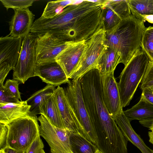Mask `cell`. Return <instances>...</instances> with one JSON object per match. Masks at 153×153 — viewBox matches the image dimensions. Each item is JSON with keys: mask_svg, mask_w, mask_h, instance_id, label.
<instances>
[{"mask_svg": "<svg viewBox=\"0 0 153 153\" xmlns=\"http://www.w3.org/2000/svg\"><path fill=\"white\" fill-rule=\"evenodd\" d=\"M146 27L144 22L131 15L122 19L116 26L105 31V45L120 55L125 66L141 49L144 32Z\"/></svg>", "mask_w": 153, "mask_h": 153, "instance_id": "1", "label": "cell"}, {"mask_svg": "<svg viewBox=\"0 0 153 153\" xmlns=\"http://www.w3.org/2000/svg\"><path fill=\"white\" fill-rule=\"evenodd\" d=\"M149 59L141 49L138 50L125 66L118 85L122 107L128 105L146 72Z\"/></svg>", "mask_w": 153, "mask_h": 153, "instance_id": "2", "label": "cell"}, {"mask_svg": "<svg viewBox=\"0 0 153 153\" xmlns=\"http://www.w3.org/2000/svg\"><path fill=\"white\" fill-rule=\"evenodd\" d=\"M38 120L37 116L28 115L6 125L7 128V147L26 151L40 135Z\"/></svg>", "mask_w": 153, "mask_h": 153, "instance_id": "3", "label": "cell"}, {"mask_svg": "<svg viewBox=\"0 0 153 153\" xmlns=\"http://www.w3.org/2000/svg\"><path fill=\"white\" fill-rule=\"evenodd\" d=\"M105 31L99 29L87 41L83 52L69 79L79 80L90 70L96 68L98 60L108 47L105 43Z\"/></svg>", "mask_w": 153, "mask_h": 153, "instance_id": "4", "label": "cell"}, {"mask_svg": "<svg viewBox=\"0 0 153 153\" xmlns=\"http://www.w3.org/2000/svg\"><path fill=\"white\" fill-rule=\"evenodd\" d=\"M64 88L68 103L84 131L85 137L95 145L96 137L86 110L79 80L72 79Z\"/></svg>", "mask_w": 153, "mask_h": 153, "instance_id": "5", "label": "cell"}, {"mask_svg": "<svg viewBox=\"0 0 153 153\" xmlns=\"http://www.w3.org/2000/svg\"><path fill=\"white\" fill-rule=\"evenodd\" d=\"M36 35L30 33L22 40L21 51L17 64L13 70V79L24 84L34 77L37 64Z\"/></svg>", "mask_w": 153, "mask_h": 153, "instance_id": "6", "label": "cell"}, {"mask_svg": "<svg viewBox=\"0 0 153 153\" xmlns=\"http://www.w3.org/2000/svg\"><path fill=\"white\" fill-rule=\"evenodd\" d=\"M38 120L40 136L48 144L51 153H73L69 143L70 131L53 126L42 115L38 117Z\"/></svg>", "mask_w": 153, "mask_h": 153, "instance_id": "7", "label": "cell"}, {"mask_svg": "<svg viewBox=\"0 0 153 153\" xmlns=\"http://www.w3.org/2000/svg\"><path fill=\"white\" fill-rule=\"evenodd\" d=\"M36 41L37 64L56 61L57 56L73 43L48 34L36 35Z\"/></svg>", "mask_w": 153, "mask_h": 153, "instance_id": "8", "label": "cell"}, {"mask_svg": "<svg viewBox=\"0 0 153 153\" xmlns=\"http://www.w3.org/2000/svg\"><path fill=\"white\" fill-rule=\"evenodd\" d=\"M103 100L111 117L113 119L123 111L119 92L114 73L101 75Z\"/></svg>", "mask_w": 153, "mask_h": 153, "instance_id": "9", "label": "cell"}, {"mask_svg": "<svg viewBox=\"0 0 153 153\" xmlns=\"http://www.w3.org/2000/svg\"><path fill=\"white\" fill-rule=\"evenodd\" d=\"M53 94L65 129L74 133H80L85 137L83 130L68 103L64 88L58 86Z\"/></svg>", "mask_w": 153, "mask_h": 153, "instance_id": "10", "label": "cell"}, {"mask_svg": "<svg viewBox=\"0 0 153 153\" xmlns=\"http://www.w3.org/2000/svg\"><path fill=\"white\" fill-rule=\"evenodd\" d=\"M39 77L48 85L55 87L68 83L69 81L66 74L56 61L36 64L34 76Z\"/></svg>", "mask_w": 153, "mask_h": 153, "instance_id": "11", "label": "cell"}, {"mask_svg": "<svg viewBox=\"0 0 153 153\" xmlns=\"http://www.w3.org/2000/svg\"><path fill=\"white\" fill-rule=\"evenodd\" d=\"M23 39L9 35L0 38V64H7L14 69L20 55Z\"/></svg>", "mask_w": 153, "mask_h": 153, "instance_id": "12", "label": "cell"}, {"mask_svg": "<svg viewBox=\"0 0 153 153\" xmlns=\"http://www.w3.org/2000/svg\"><path fill=\"white\" fill-rule=\"evenodd\" d=\"M86 42L84 40L72 43L62 51L56 58V61L69 79L79 61Z\"/></svg>", "mask_w": 153, "mask_h": 153, "instance_id": "13", "label": "cell"}, {"mask_svg": "<svg viewBox=\"0 0 153 153\" xmlns=\"http://www.w3.org/2000/svg\"><path fill=\"white\" fill-rule=\"evenodd\" d=\"M9 23L10 36L23 38L30 33L34 16L29 8L15 10Z\"/></svg>", "mask_w": 153, "mask_h": 153, "instance_id": "14", "label": "cell"}, {"mask_svg": "<svg viewBox=\"0 0 153 153\" xmlns=\"http://www.w3.org/2000/svg\"><path fill=\"white\" fill-rule=\"evenodd\" d=\"M113 119L128 141L137 147L142 153H153V150L145 144L140 136L133 129L131 121L125 115L123 111Z\"/></svg>", "mask_w": 153, "mask_h": 153, "instance_id": "15", "label": "cell"}, {"mask_svg": "<svg viewBox=\"0 0 153 153\" xmlns=\"http://www.w3.org/2000/svg\"><path fill=\"white\" fill-rule=\"evenodd\" d=\"M30 108L26 100L0 104V123L6 125L15 120L30 115Z\"/></svg>", "mask_w": 153, "mask_h": 153, "instance_id": "16", "label": "cell"}, {"mask_svg": "<svg viewBox=\"0 0 153 153\" xmlns=\"http://www.w3.org/2000/svg\"><path fill=\"white\" fill-rule=\"evenodd\" d=\"M39 113L44 116L53 126L65 129L53 93L40 105Z\"/></svg>", "mask_w": 153, "mask_h": 153, "instance_id": "17", "label": "cell"}, {"mask_svg": "<svg viewBox=\"0 0 153 153\" xmlns=\"http://www.w3.org/2000/svg\"><path fill=\"white\" fill-rule=\"evenodd\" d=\"M121 63L119 54L114 49L108 47L99 57L96 68L101 75L114 73L118 65Z\"/></svg>", "mask_w": 153, "mask_h": 153, "instance_id": "18", "label": "cell"}, {"mask_svg": "<svg viewBox=\"0 0 153 153\" xmlns=\"http://www.w3.org/2000/svg\"><path fill=\"white\" fill-rule=\"evenodd\" d=\"M125 115L131 121H139L153 118V104L141 94L139 102L131 108L123 111Z\"/></svg>", "mask_w": 153, "mask_h": 153, "instance_id": "19", "label": "cell"}, {"mask_svg": "<svg viewBox=\"0 0 153 153\" xmlns=\"http://www.w3.org/2000/svg\"><path fill=\"white\" fill-rule=\"evenodd\" d=\"M55 87L48 85L43 88L36 91L26 100L30 106V115L36 116L39 113V107L45 100L53 94Z\"/></svg>", "mask_w": 153, "mask_h": 153, "instance_id": "20", "label": "cell"}, {"mask_svg": "<svg viewBox=\"0 0 153 153\" xmlns=\"http://www.w3.org/2000/svg\"><path fill=\"white\" fill-rule=\"evenodd\" d=\"M70 146L73 153H98L97 146L80 133L70 131Z\"/></svg>", "mask_w": 153, "mask_h": 153, "instance_id": "21", "label": "cell"}, {"mask_svg": "<svg viewBox=\"0 0 153 153\" xmlns=\"http://www.w3.org/2000/svg\"><path fill=\"white\" fill-rule=\"evenodd\" d=\"M101 20L102 27L105 31L116 26L122 20L117 13L106 3V0L102 4Z\"/></svg>", "mask_w": 153, "mask_h": 153, "instance_id": "22", "label": "cell"}, {"mask_svg": "<svg viewBox=\"0 0 153 153\" xmlns=\"http://www.w3.org/2000/svg\"><path fill=\"white\" fill-rule=\"evenodd\" d=\"M75 1L65 0L49 1L41 16L46 19L52 18L59 14L66 7L73 4Z\"/></svg>", "mask_w": 153, "mask_h": 153, "instance_id": "23", "label": "cell"}, {"mask_svg": "<svg viewBox=\"0 0 153 153\" xmlns=\"http://www.w3.org/2000/svg\"><path fill=\"white\" fill-rule=\"evenodd\" d=\"M132 15H153V0H127Z\"/></svg>", "mask_w": 153, "mask_h": 153, "instance_id": "24", "label": "cell"}, {"mask_svg": "<svg viewBox=\"0 0 153 153\" xmlns=\"http://www.w3.org/2000/svg\"><path fill=\"white\" fill-rule=\"evenodd\" d=\"M141 48L150 61L153 62V26L146 27L143 35Z\"/></svg>", "mask_w": 153, "mask_h": 153, "instance_id": "25", "label": "cell"}, {"mask_svg": "<svg viewBox=\"0 0 153 153\" xmlns=\"http://www.w3.org/2000/svg\"><path fill=\"white\" fill-rule=\"evenodd\" d=\"M106 3L112 8L122 20L131 15L127 0H106Z\"/></svg>", "mask_w": 153, "mask_h": 153, "instance_id": "26", "label": "cell"}, {"mask_svg": "<svg viewBox=\"0 0 153 153\" xmlns=\"http://www.w3.org/2000/svg\"><path fill=\"white\" fill-rule=\"evenodd\" d=\"M2 4L7 11L10 9L14 10L29 8L33 3L37 1L36 0H0Z\"/></svg>", "mask_w": 153, "mask_h": 153, "instance_id": "27", "label": "cell"}, {"mask_svg": "<svg viewBox=\"0 0 153 153\" xmlns=\"http://www.w3.org/2000/svg\"><path fill=\"white\" fill-rule=\"evenodd\" d=\"M153 87V62L149 61L144 77L140 85L143 91Z\"/></svg>", "mask_w": 153, "mask_h": 153, "instance_id": "28", "label": "cell"}, {"mask_svg": "<svg viewBox=\"0 0 153 153\" xmlns=\"http://www.w3.org/2000/svg\"><path fill=\"white\" fill-rule=\"evenodd\" d=\"M20 82L14 79H7L4 86L7 91L12 96L20 101L21 99L20 93L19 90V85Z\"/></svg>", "mask_w": 153, "mask_h": 153, "instance_id": "29", "label": "cell"}, {"mask_svg": "<svg viewBox=\"0 0 153 153\" xmlns=\"http://www.w3.org/2000/svg\"><path fill=\"white\" fill-rule=\"evenodd\" d=\"M20 102L19 100L13 97L7 91L4 85H0V104L16 103Z\"/></svg>", "mask_w": 153, "mask_h": 153, "instance_id": "30", "label": "cell"}, {"mask_svg": "<svg viewBox=\"0 0 153 153\" xmlns=\"http://www.w3.org/2000/svg\"><path fill=\"white\" fill-rule=\"evenodd\" d=\"M39 136L31 144L26 151V153H41L43 149L44 143Z\"/></svg>", "mask_w": 153, "mask_h": 153, "instance_id": "31", "label": "cell"}, {"mask_svg": "<svg viewBox=\"0 0 153 153\" xmlns=\"http://www.w3.org/2000/svg\"><path fill=\"white\" fill-rule=\"evenodd\" d=\"M7 132L6 125L0 123V150L4 149L7 146Z\"/></svg>", "mask_w": 153, "mask_h": 153, "instance_id": "32", "label": "cell"}, {"mask_svg": "<svg viewBox=\"0 0 153 153\" xmlns=\"http://www.w3.org/2000/svg\"><path fill=\"white\" fill-rule=\"evenodd\" d=\"M11 70V68L7 64H0V85H4L6 77Z\"/></svg>", "mask_w": 153, "mask_h": 153, "instance_id": "33", "label": "cell"}, {"mask_svg": "<svg viewBox=\"0 0 153 153\" xmlns=\"http://www.w3.org/2000/svg\"><path fill=\"white\" fill-rule=\"evenodd\" d=\"M140 20L145 22L147 21L149 23L153 24V15H141L137 14L135 16Z\"/></svg>", "mask_w": 153, "mask_h": 153, "instance_id": "34", "label": "cell"}, {"mask_svg": "<svg viewBox=\"0 0 153 153\" xmlns=\"http://www.w3.org/2000/svg\"><path fill=\"white\" fill-rule=\"evenodd\" d=\"M142 94L149 102L153 104V91L149 88L142 91Z\"/></svg>", "mask_w": 153, "mask_h": 153, "instance_id": "35", "label": "cell"}, {"mask_svg": "<svg viewBox=\"0 0 153 153\" xmlns=\"http://www.w3.org/2000/svg\"><path fill=\"white\" fill-rule=\"evenodd\" d=\"M4 150L5 153H26V151L16 150L8 147H6Z\"/></svg>", "mask_w": 153, "mask_h": 153, "instance_id": "36", "label": "cell"}, {"mask_svg": "<svg viewBox=\"0 0 153 153\" xmlns=\"http://www.w3.org/2000/svg\"><path fill=\"white\" fill-rule=\"evenodd\" d=\"M151 131L148 132V135L149 137V141L153 145V126L149 129Z\"/></svg>", "mask_w": 153, "mask_h": 153, "instance_id": "37", "label": "cell"}, {"mask_svg": "<svg viewBox=\"0 0 153 153\" xmlns=\"http://www.w3.org/2000/svg\"><path fill=\"white\" fill-rule=\"evenodd\" d=\"M0 153H5L4 149L0 150Z\"/></svg>", "mask_w": 153, "mask_h": 153, "instance_id": "38", "label": "cell"}, {"mask_svg": "<svg viewBox=\"0 0 153 153\" xmlns=\"http://www.w3.org/2000/svg\"><path fill=\"white\" fill-rule=\"evenodd\" d=\"M41 153H45L44 151V149L42 150Z\"/></svg>", "mask_w": 153, "mask_h": 153, "instance_id": "39", "label": "cell"}, {"mask_svg": "<svg viewBox=\"0 0 153 153\" xmlns=\"http://www.w3.org/2000/svg\"><path fill=\"white\" fill-rule=\"evenodd\" d=\"M150 88V89H151V90H152V91H153V87H152L151 88Z\"/></svg>", "mask_w": 153, "mask_h": 153, "instance_id": "40", "label": "cell"}, {"mask_svg": "<svg viewBox=\"0 0 153 153\" xmlns=\"http://www.w3.org/2000/svg\"><path fill=\"white\" fill-rule=\"evenodd\" d=\"M98 153H102V152H100V151H99L98 152Z\"/></svg>", "mask_w": 153, "mask_h": 153, "instance_id": "41", "label": "cell"}]
</instances>
